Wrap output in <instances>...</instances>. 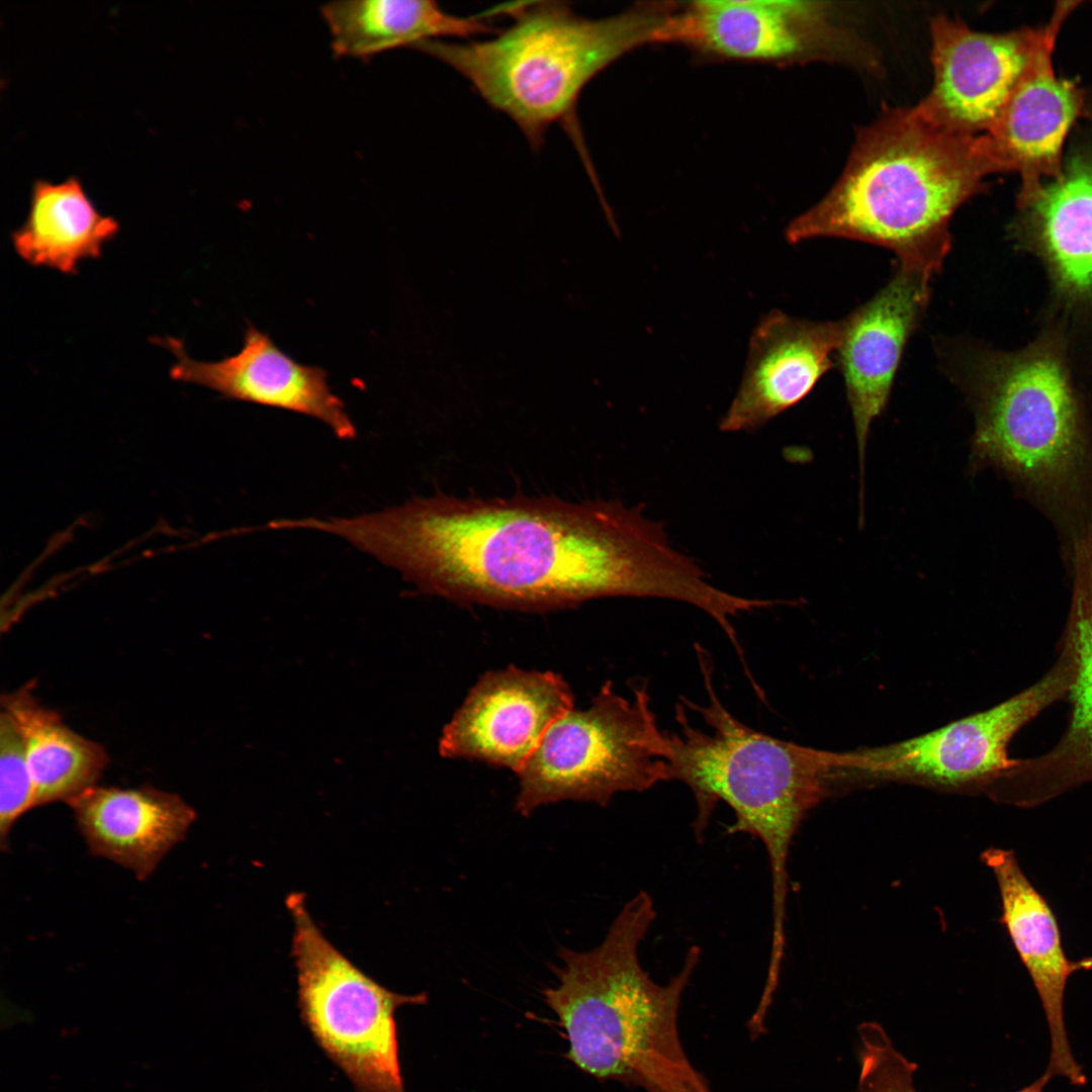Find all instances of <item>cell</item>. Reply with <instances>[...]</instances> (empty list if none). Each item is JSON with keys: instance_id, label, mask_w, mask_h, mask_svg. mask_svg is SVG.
Returning <instances> with one entry per match:
<instances>
[{"instance_id": "obj_12", "label": "cell", "mask_w": 1092, "mask_h": 1092, "mask_svg": "<svg viewBox=\"0 0 1092 1092\" xmlns=\"http://www.w3.org/2000/svg\"><path fill=\"white\" fill-rule=\"evenodd\" d=\"M1072 596L1059 645L1072 661L1065 731L1046 752L1016 763L996 783L1003 800L1035 807L1092 782V515L1068 540Z\"/></svg>"}, {"instance_id": "obj_8", "label": "cell", "mask_w": 1092, "mask_h": 1092, "mask_svg": "<svg viewBox=\"0 0 1092 1092\" xmlns=\"http://www.w3.org/2000/svg\"><path fill=\"white\" fill-rule=\"evenodd\" d=\"M293 920L292 957L301 1018L327 1057L357 1092H405L396 1010L427 995L392 992L362 972L322 932L301 894L286 900Z\"/></svg>"}, {"instance_id": "obj_4", "label": "cell", "mask_w": 1092, "mask_h": 1092, "mask_svg": "<svg viewBox=\"0 0 1092 1092\" xmlns=\"http://www.w3.org/2000/svg\"><path fill=\"white\" fill-rule=\"evenodd\" d=\"M678 1H642L609 17L576 14L564 1L502 6L512 24L486 40H429L416 49L462 75L492 108L508 115L539 149L549 127L562 123L583 154L577 100L598 74L640 47L671 43Z\"/></svg>"}, {"instance_id": "obj_9", "label": "cell", "mask_w": 1092, "mask_h": 1092, "mask_svg": "<svg viewBox=\"0 0 1092 1092\" xmlns=\"http://www.w3.org/2000/svg\"><path fill=\"white\" fill-rule=\"evenodd\" d=\"M1072 677L1070 655L1058 647L1051 668L1020 693L910 739L836 753V774L937 786H992L1016 763L1007 753L1014 735L1048 707L1066 700Z\"/></svg>"}, {"instance_id": "obj_24", "label": "cell", "mask_w": 1092, "mask_h": 1092, "mask_svg": "<svg viewBox=\"0 0 1092 1092\" xmlns=\"http://www.w3.org/2000/svg\"><path fill=\"white\" fill-rule=\"evenodd\" d=\"M35 807V788L20 735L7 714L0 716V843L7 848L17 819Z\"/></svg>"}, {"instance_id": "obj_3", "label": "cell", "mask_w": 1092, "mask_h": 1092, "mask_svg": "<svg viewBox=\"0 0 1092 1092\" xmlns=\"http://www.w3.org/2000/svg\"><path fill=\"white\" fill-rule=\"evenodd\" d=\"M655 918L651 896L641 891L623 906L599 946L585 952L561 947L557 984L544 990V999L566 1032V1057L588 1075L646 1092H710L685 1052L678 1027L681 998L701 949L690 947L667 983L652 980L639 947Z\"/></svg>"}, {"instance_id": "obj_17", "label": "cell", "mask_w": 1092, "mask_h": 1092, "mask_svg": "<svg viewBox=\"0 0 1092 1092\" xmlns=\"http://www.w3.org/2000/svg\"><path fill=\"white\" fill-rule=\"evenodd\" d=\"M844 322H812L772 309L754 328L743 378L720 429L754 431L801 401L834 365Z\"/></svg>"}, {"instance_id": "obj_18", "label": "cell", "mask_w": 1092, "mask_h": 1092, "mask_svg": "<svg viewBox=\"0 0 1092 1092\" xmlns=\"http://www.w3.org/2000/svg\"><path fill=\"white\" fill-rule=\"evenodd\" d=\"M997 881L1002 903L1001 922L1025 966L1039 996L1051 1036L1046 1074L1074 1085L1086 1081L1075 1060L1064 1021V995L1069 977L1092 969V958L1068 959L1053 910L1022 872L1012 850L988 848L982 854Z\"/></svg>"}, {"instance_id": "obj_13", "label": "cell", "mask_w": 1092, "mask_h": 1092, "mask_svg": "<svg viewBox=\"0 0 1092 1092\" xmlns=\"http://www.w3.org/2000/svg\"><path fill=\"white\" fill-rule=\"evenodd\" d=\"M573 709L561 675L515 666L484 673L444 727L439 752L520 771L550 726Z\"/></svg>"}, {"instance_id": "obj_1", "label": "cell", "mask_w": 1092, "mask_h": 1092, "mask_svg": "<svg viewBox=\"0 0 1092 1092\" xmlns=\"http://www.w3.org/2000/svg\"><path fill=\"white\" fill-rule=\"evenodd\" d=\"M330 534L396 569L422 593L463 605L549 611L604 597L700 606L709 584L660 524L617 502L420 497Z\"/></svg>"}, {"instance_id": "obj_6", "label": "cell", "mask_w": 1092, "mask_h": 1092, "mask_svg": "<svg viewBox=\"0 0 1092 1092\" xmlns=\"http://www.w3.org/2000/svg\"><path fill=\"white\" fill-rule=\"evenodd\" d=\"M957 371L976 416L972 462L1001 471L1070 535L1092 510V445L1058 353L972 355Z\"/></svg>"}, {"instance_id": "obj_10", "label": "cell", "mask_w": 1092, "mask_h": 1092, "mask_svg": "<svg viewBox=\"0 0 1092 1092\" xmlns=\"http://www.w3.org/2000/svg\"><path fill=\"white\" fill-rule=\"evenodd\" d=\"M673 43L702 61L788 66L812 61H863L855 38L832 20L825 2L681 1Z\"/></svg>"}, {"instance_id": "obj_5", "label": "cell", "mask_w": 1092, "mask_h": 1092, "mask_svg": "<svg viewBox=\"0 0 1092 1092\" xmlns=\"http://www.w3.org/2000/svg\"><path fill=\"white\" fill-rule=\"evenodd\" d=\"M696 650L709 702L702 706L682 700L709 730L692 726L682 706L676 705L680 729L665 737L667 781H679L691 790L699 841L723 802L735 819L727 832L746 833L762 842L771 875L770 951L782 954L790 847L803 818L835 777L834 753L775 738L737 720L715 692L709 654L698 645Z\"/></svg>"}, {"instance_id": "obj_19", "label": "cell", "mask_w": 1092, "mask_h": 1092, "mask_svg": "<svg viewBox=\"0 0 1092 1092\" xmlns=\"http://www.w3.org/2000/svg\"><path fill=\"white\" fill-rule=\"evenodd\" d=\"M67 804L90 854L131 871L141 881L185 839L196 819L179 795L150 786L94 785Z\"/></svg>"}, {"instance_id": "obj_22", "label": "cell", "mask_w": 1092, "mask_h": 1092, "mask_svg": "<svg viewBox=\"0 0 1092 1092\" xmlns=\"http://www.w3.org/2000/svg\"><path fill=\"white\" fill-rule=\"evenodd\" d=\"M32 684L1 697L2 711L23 743L35 788V807L66 803L96 785L108 763L104 747L70 729L34 697Z\"/></svg>"}, {"instance_id": "obj_23", "label": "cell", "mask_w": 1092, "mask_h": 1092, "mask_svg": "<svg viewBox=\"0 0 1092 1092\" xmlns=\"http://www.w3.org/2000/svg\"><path fill=\"white\" fill-rule=\"evenodd\" d=\"M1085 135L1064 154L1057 177L1032 194L1028 211L1041 238L1066 264L1092 272V115Z\"/></svg>"}, {"instance_id": "obj_25", "label": "cell", "mask_w": 1092, "mask_h": 1092, "mask_svg": "<svg viewBox=\"0 0 1092 1092\" xmlns=\"http://www.w3.org/2000/svg\"><path fill=\"white\" fill-rule=\"evenodd\" d=\"M1050 1079H1051V1077L1046 1073H1044L1034 1083H1032L1031 1085L1023 1088L1022 1090H1020L1018 1092H1042L1045 1084L1049 1082Z\"/></svg>"}, {"instance_id": "obj_15", "label": "cell", "mask_w": 1092, "mask_h": 1092, "mask_svg": "<svg viewBox=\"0 0 1092 1092\" xmlns=\"http://www.w3.org/2000/svg\"><path fill=\"white\" fill-rule=\"evenodd\" d=\"M176 358L174 380L210 388L228 399L285 410L314 418L340 439L356 436V428L340 397L333 393L328 373L297 362L270 336L248 325L241 350L218 361H198L174 338L159 340Z\"/></svg>"}, {"instance_id": "obj_11", "label": "cell", "mask_w": 1092, "mask_h": 1092, "mask_svg": "<svg viewBox=\"0 0 1092 1092\" xmlns=\"http://www.w3.org/2000/svg\"><path fill=\"white\" fill-rule=\"evenodd\" d=\"M1043 29L986 33L958 19L935 17L930 24L933 84L915 110L947 132L987 133L1023 76Z\"/></svg>"}, {"instance_id": "obj_20", "label": "cell", "mask_w": 1092, "mask_h": 1092, "mask_svg": "<svg viewBox=\"0 0 1092 1092\" xmlns=\"http://www.w3.org/2000/svg\"><path fill=\"white\" fill-rule=\"evenodd\" d=\"M336 56L366 59L429 40L472 38L492 28L488 16H458L431 0H346L322 9Z\"/></svg>"}, {"instance_id": "obj_7", "label": "cell", "mask_w": 1092, "mask_h": 1092, "mask_svg": "<svg viewBox=\"0 0 1092 1092\" xmlns=\"http://www.w3.org/2000/svg\"><path fill=\"white\" fill-rule=\"evenodd\" d=\"M632 699L606 681L590 706L555 721L517 774L516 810L565 800L606 806L622 792H644L667 781L666 732L651 709L646 682Z\"/></svg>"}, {"instance_id": "obj_14", "label": "cell", "mask_w": 1092, "mask_h": 1092, "mask_svg": "<svg viewBox=\"0 0 1092 1092\" xmlns=\"http://www.w3.org/2000/svg\"><path fill=\"white\" fill-rule=\"evenodd\" d=\"M1077 4H1058L1001 115L983 134L997 171L1020 176L1017 199L1058 176L1070 129L1084 112L1083 91L1057 77L1052 62L1060 29Z\"/></svg>"}, {"instance_id": "obj_2", "label": "cell", "mask_w": 1092, "mask_h": 1092, "mask_svg": "<svg viewBox=\"0 0 1092 1092\" xmlns=\"http://www.w3.org/2000/svg\"><path fill=\"white\" fill-rule=\"evenodd\" d=\"M998 173L983 135L944 131L911 108H892L857 131L832 188L785 231L791 244L834 237L893 251L903 268L937 273L949 220Z\"/></svg>"}, {"instance_id": "obj_16", "label": "cell", "mask_w": 1092, "mask_h": 1092, "mask_svg": "<svg viewBox=\"0 0 1092 1092\" xmlns=\"http://www.w3.org/2000/svg\"><path fill=\"white\" fill-rule=\"evenodd\" d=\"M931 277L899 266L883 289L843 318L836 360L853 418L860 478L871 424L887 404L907 340L928 304Z\"/></svg>"}, {"instance_id": "obj_21", "label": "cell", "mask_w": 1092, "mask_h": 1092, "mask_svg": "<svg viewBox=\"0 0 1092 1092\" xmlns=\"http://www.w3.org/2000/svg\"><path fill=\"white\" fill-rule=\"evenodd\" d=\"M118 230L117 220L97 210L76 177L58 183L37 179L26 219L11 241L27 264L74 275L80 262L101 257Z\"/></svg>"}]
</instances>
